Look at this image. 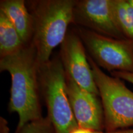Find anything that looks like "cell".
<instances>
[{"instance_id":"4fadbf2b","label":"cell","mask_w":133,"mask_h":133,"mask_svg":"<svg viewBox=\"0 0 133 133\" xmlns=\"http://www.w3.org/2000/svg\"><path fill=\"white\" fill-rule=\"evenodd\" d=\"M112 76L119 78V79L128 81L133 84V73L126 72V71H115L111 72Z\"/></svg>"},{"instance_id":"52a82bcc","label":"cell","mask_w":133,"mask_h":133,"mask_svg":"<svg viewBox=\"0 0 133 133\" xmlns=\"http://www.w3.org/2000/svg\"><path fill=\"white\" fill-rule=\"evenodd\" d=\"M86 50L76 30L68 31L61 44L59 58L66 76L81 88L99 96Z\"/></svg>"},{"instance_id":"9a60e30c","label":"cell","mask_w":133,"mask_h":133,"mask_svg":"<svg viewBox=\"0 0 133 133\" xmlns=\"http://www.w3.org/2000/svg\"><path fill=\"white\" fill-rule=\"evenodd\" d=\"M102 131H97L92 130L91 129L84 128L78 127L77 128L75 129L70 133H101Z\"/></svg>"},{"instance_id":"6da1fadb","label":"cell","mask_w":133,"mask_h":133,"mask_svg":"<svg viewBox=\"0 0 133 133\" xmlns=\"http://www.w3.org/2000/svg\"><path fill=\"white\" fill-rule=\"evenodd\" d=\"M39 64L32 43L16 54L0 57V71H8L11 78L8 110L16 113L19 122L14 133L31 121L43 117L39 99Z\"/></svg>"},{"instance_id":"ba28073f","label":"cell","mask_w":133,"mask_h":133,"mask_svg":"<svg viewBox=\"0 0 133 133\" xmlns=\"http://www.w3.org/2000/svg\"><path fill=\"white\" fill-rule=\"evenodd\" d=\"M66 84L71 109L79 127L103 131L104 113L99 96L81 88L66 75Z\"/></svg>"},{"instance_id":"ac0fdd59","label":"cell","mask_w":133,"mask_h":133,"mask_svg":"<svg viewBox=\"0 0 133 133\" xmlns=\"http://www.w3.org/2000/svg\"><path fill=\"white\" fill-rule=\"evenodd\" d=\"M131 43H132V46H133V40H131Z\"/></svg>"},{"instance_id":"e0dca14e","label":"cell","mask_w":133,"mask_h":133,"mask_svg":"<svg viewBox=\"0 0 133 133\" xmlns=\"http://www.w3.org/2000/svg\"><path fill=\"white\" fill-rule=\"evenodd\" d=\"M129 3H131V4L133 6V0H129Z\"/></svg>"},{"instance_id":"5bb4252c","label":"cell","mask_w":133,"mask_h":133,"mask_svg":"<svg viewBox=\"0 0 133 133\" xmlns=\"http://www.w3.org/2000/svg\"><path fill=\"white\" fill-rule=\"evenodd\" d=\"M0 133H10L8 121L2 116L0 117Z\"/></svg>"},{"instance_id":"3957f363","label":"cell","mask_w":133,"mask_h":133,"mask_svg":"<svg viewBox=\"0 0 133 133\" xmlns=\"http://www.w3.org/2000/svg\"><path fill=\"white\" fill-rule=\"evenodd\" d=\"M39 81L47 116L56 133H70L79 127L68 97L66 74L59 57L39 65Z\"/></svg>"},{"instance_id":"7a4b0ae2","label":"cell","mask_w":133,"mask_h":133,"mask_svg":"<svg viewBox=\"0 0 133 133\" xmlns=\"http://www.w3.org/2000/svg\"><path fill=\"white\" fill-rule=\"evenodd\" d=\"M33 21L31 43L39 65L48 62L55 48L62 43L73 23L75 0L30 1Z\"/></svg>"},{"instance_id":"7c38bea8","label":"cell","mask_w":133,"mask_h":133,"mask_svg":"<svg viewBox=\"0 0 133 133\" xmlns=\"http://www.w3.org/2000/svg\"><path fill=\"white\" fill-rule=\"evenodd\" d=\"M19 133H56L54 128L48 116L25 124Z\"/></svg>"},{"instance_id":"30bf717a","label":"cell","mask_w":133,"mask_h":133,"mask_svg":"<svg viewBox=\"0 0 133 133\" xmlns=\"http://www.w3.org/2000/svg\"><path fill=\"white\" fill-rule=\"evenodd\" d=\"M25 45L9 19L0 12V57L16 54Z\"/></svg>"},{"instance_id":"5b68a950","label":"cell","mask_w":133,"mask_h":133,"mask_svg":"<svg viewBox=\"0 0 133 133\" xmlns=\"http://www.w3.org/2000/svg\"><path fill=\"white\" fill-rule=\"evenodd\" d=\"M89 56L102 69L111 71L133 73V46L129 39H117L78 26Z\"/></svg>"},{"instance_id":"9c48e42d","label":"cell","mask_w":133,"mask_h":133,"mask_svg":"<svg viewBox=\"0 0 133 133\" xmlns=\"http://www.w3.org/2000/svg\"><path fill=\"white\" fill-rule=\"evenodd\" d=\"M0 12H3L13 25L25 44L31 43L33 21L24 0H1Z\"/></svg>"},{"instance_id":"8fae6325","label":"cell","mask_w":133,"mask_h":133,"mask_svg":"<svg viewBox=\"0 0 133 133\" xmlns=\"http://www.w3.org/2000/svg\"><path fill=\"white\" fill-rule=\"evenodd\" d=\"M115 17L126 39L133 40V6L129 0H112Z\"/></svg>"},{"instance_id":"8992f818","label":"cell","mask_w":133,"mask_h":133,"mask_svg":"<svg viewBox=\"0 0 133 133\" xmlns=\"http://www.w3.org/2000/svg\"><path fill=\"white\" fill-rule=\"evenodd\" d=\"M73 24L107 37L126 39L116 23L112 0L76 1Z\"/></svg>"},{"instance_id":"277c9868","label":"cell","mask_w":133,"mask_h":133,"mask_svg":"<svg viewBox=\"0 0 133 133\" xmlns=\"http://www.w3.org/2000/svg\"><path fill=\"white\" fill-rule=\"evenodd\" d=\"M88 59L101 98L105 132L133 126V92L122 79L104 73L89 54Z\"/></svg>"},{"instance_id":"2e32d148","label":"cell","mask_w":133,"mask_h":133,"mask_svg":"<svg viewBox=\"0 0 133 133\" xmlns=\"http://www.w3.org/2000/svg\"><path fill=\"white\" fill-rule=\"evenodd\" d=\"M101 133H133V129H120L112 132H104L102 131Z\"/></svg>"}]
</instances>
